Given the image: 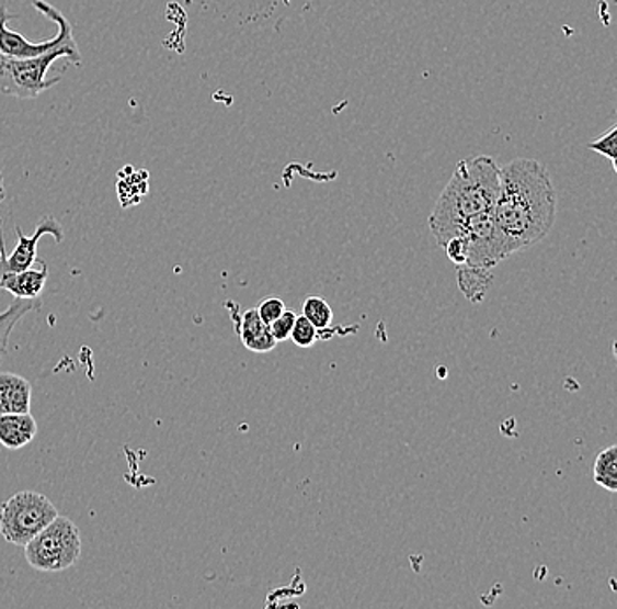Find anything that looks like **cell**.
<instances>
[{
	"label": "cell",
	"mask_w": 617,
	"mask_h": 609,
	"mask_svg": "<svg viewBox=\"0 0 617 609\" xmlns=\"http://www.w3.org/2000/svg\"><path fill=\"white\" fill-rule=\"evenodd\" d=\"M491 219L507 259L551 233L557 219V190L542 163L516 158L500 169Z\"/></svg>",
	"instance_id": "cell-1"
},
{
	"label": "cell",
	"mask_w": 617,
	"mask_h": 609,
	"mask_svg": "<svg viewBox=\"0 0 617 609\" xmlns=\"http://www.w3.org/2000/svg\"><path fill=\"white\" fill-rule=\"evenodd\" d=\"M500 187V167L487 155L461 160L441 193L430 216V228L438 246L469 233L491 216Z\"/></svg>",
	"instance_id": "cell-2"
},
{
	"label": "cell",
	"mask_w": 617,
	"mask_h": 609,
	"mask_svg": "<svg viewBox=\"0 0 617 609\" xmlns=\"http://www.w3.org/2000/svg\"><path fill=\"white\" fill-rule=\"evenodd\" d=\"M67 58L72 66L81 64L78 43L64 44L39 57L14 58L0 53V93L16 99H37L41 93L60 83L61 76L46 79V72L58 58Z\"/></svg>",
	"instance_id": "cell-3"
},
{
	"label": "cell",
	"mask_w": 617,
	"mask_h": 609,
	"mask_svg": "<svg viewBox=\"0 0 617 609\" xmlns=\"http://www.w3.org/2000/svg\"><path fill=\"white\" fill-rule=\"evenodd\" d=\"M31 567L43 573H60L81 557V532L70 518L58 515L23 546Z\"/></svg>",
	"instance_id": "cell-4"
},
{
	"label": "cell",
	"mask_w": 617,
	"mask_h": 609,
	"mask_svg": "<svg viewBox=\"0 0 617 609\" xmlns=\"http://www.w3.org/2000/svg\"><path fill=\"white\" fill-rule=\"evenodd\" d=\"M57 517V506L48 497L39 492H18L0 508V534L14 546H25Z\"/></svg>",
	"instance_id": "cell-5"
},
{
	"label": "cell",
	"mask_w": 617,
	"mask_h": 609,
	"mask_svg": "<svg viewBox=\"0 0 617 609\" xmlns=\"http://www.w3.org/2000/svg\"><path fill=\"white\" fill-rule=\"evenodd\" d=\"M32 4L44 16L57 23L58 34L52 37V40L43 41V43H31L22 34L8 29V20L13 14H9L5 5H0V53L5 55V57H39V55L52 52V49L58 48V46H64V44L76 43L75 35H72V25H70L66 14H61L55 5L48 4L46 0H32Z\"/></svg>",
	"instance_id": "cell-6"
},
{
	"label": "cell",
	"mask_w": 617,
	"mask_h": 609,
	"mask_svg": "<svg viewBox=\"0 0 617 609\" xmlns=\"http://www.w3.org/2000/svg\"><path fill=\"white\" fill-rule=\"evenodd\" d=\"M16 248L11 253H5L4 233H2V222H0V274L32 268L37 262V243H39L41 237L52 236L57 245H61L64 237H66V230L61 228L60 222L55 216H46L35 227L34 236H23L20 227H16Z\"/></svg>",
	"instance_id": "cell-7"
},
{
	"label": "cell",
	"mask_w": 617,
	"mask_h": 609,
	"mask_svg": "<svg viewBox=\"0 0 617 609\" xmlns=\"http://www.w3.org/2000/svg\"><path fill=\"white\" fill-rule=\"evenodd\" d=\"M37 266L18 272H2L0 274V289L5 290L14 298H41L44 286L48 281V263L37 259Z\"/></svg>",
	"instance_id": "cell-8"
},
{
	"label": "cell",
	"mask_w": 617,
	"mask_h": 609,
	"mask_svg": "<svg viewBox=\"0 0 617 609\" xmlns=\"http://www.w3.org/2000/svg\"><path fill=\"white\" fill-rule=\"evenodd\" d=\"M237 334L242 345L254 353H267L277 347V341L272 336L268 325L263 324L256 309H248L242 315H233Z\"/></svg>",
	"instance_id": "cell-9"
},
{
	"label": "cell",
	"mask_w": 617,
	"mask_h": 609,
	"mask_svg": "<svg viewBox=\"0 0 617 609\" xmlns=\"http://www.w3.org/2000/svg\"><path fill=\"white\" fill-rule=\"evenodd\" d=\"M32 383L14 373H0V415L31 413Z\"/></svg>",
	"instance_id": "cell-10"
},
{
	"label": "cell",
	"mask_w": 617,
	"mask_h": 609,
	"mask_svg": "<svg viewBox=\"0 0 617 609\" xmlns=\"http://www.w3.org/2000/svg\"><path fill=\"white\" fill-rule=\"evenodd\" d=\"M37 436V421L31 413L0 415V444L8 450H20Z\"/></svg>",
	"instance_id": "cell-11"
},
{
	"label": "cell",
	"mask_w": 617,
	"mask_h": 609,
	"mask_svg": "<svg viewBox=\"0 0 617 609\" xmlns=\"http://www.w3.org/2000/svg\"><path fill=\"white\" fill-rule=\"evenodd\" d=\"M41 298H14V303L0 313V364L8 353L9 338L13 334L18 322L22 320L26 313L39 309Z\"/></svg>",
	"instance_id": "cell-12"
},
{
	"label": "cell",
	"mask_w": 617,
	"mask_h": 609,
	"mask_svg": "<svg viewBox=\"0 0 617 609\" xmlns=\"http://www.w3.org/2000/svg\"><path fill=\"white\" fill-rule=\"evenodd\" d=\"M493 274L491 271H481V269L467 268V266H458V283L465 297L472 303H481L488 289H490Z\"/></svg>",
	"instance_id": "cell-13"
},
{
	"label": "cell",
	"mask_w": 617,
	"mask_h": 609,
	"mask_svg": "<svg viewBox=\"0 0 617 609\" xmlns=\"http://www.w3.org/2000/svg\"><path fill=\"white\" fill-rule=\"evenodd\" d=\"M593 478H595L598 487L605 490H617V447L605 448L598 453L595 461V470H593Z\"/></svg>",
	"instance_id": "cell-14"
},
{
	"label": "cell",
	"mask_w": 617,
	"mask_h": 609,
	"mask_svg": "<svg viewBox=\"0 0 617 609\" xmlns=\"http://www.w3.org/2000/svg\"><path fill=\"white\" fill-rule=\"evenodd\" d=\"M302 315L320 330H329L333 322L332 307L321 297H307L302 306Z\"/></svg>",
	"instance_id": "cell-15"
},
{
	"label": "cell",
	"mask_w": 617,
	"mask_h": 609,
	"mask_svg": "<svg viewBox=\"0 0 617 609\" xmlns=\"http://www.w3.org/2000/svg\"><path fill=\"white\" fill-rule=\"evenodd\" d=\"M321 332L323 330L316 329L311 322L307 320L306 316H297L295 320L294 330H292V336L289 339L300 348H311L315 347L316 341L321 338Z\"/></svg>",
	"instance_id": "cell-16"
},
{
	"label": "cell",
	"mask_w": 617,
	"mask_h": 609,
	"mask_svg": "<svg viewBox=\"0 0 617 609\" xmlns=\"http://www.w3.org/2000/svg\"><path fill=\"white\" fill-rule=\"evenodd\" d=\"M587 149L596 151V154L604 155V157L609 158V162L613 163L614 171H617V127H610L609 131L605 132L604 136L598 137V139L593 140L587 145Z\"/></svg>",
	"instance_id": "cell-17"
},
{
	"label": "cell",
	"mask_w": 617,
	"mask_h": 609,
	"mask_svg": "<svg viewBox=\"0 0 617 609\" xmlns=\"http://www.w3.org/2000/svg\"><path fill=\"white\" fill-rule=\"evenodd\" d=\"M295 320H297V315L286 309L279 318H276V320L268 325V329H271L272 336H274V339H276L277 342H283L286 341V339H289L292 330H294Z\"/></svg>",
	"instance_id": "cell-18"
},
{
	"label": "cell",
	"mask_w": 617,
	"mask_h": 609,
	"mask_svg": "<svg viewBox=\"0 0 617 609\" xmlns=\"http://www.w3.org/2000/svg\"><path fill=\"white\" fill-rule=\"evenodd\" d=\"M256 312H259L260 318H262L263 324L271 325L272 322L279 318L283 313L286 312V306L281 298L277 297H267L263 298L260 306L256 307Z\"/></svg>",
	"instance_id": "cell-19"
},
{
	"label": "cell",
	"mask_w": 617,
	"mask_h": 609,
	"mask_svg": "<svg viewBox=\"0 0 617 609\" xmlns=\"http://www.w3.org/2000/svg\"><path fill=\"white\" fill-rule=\"evenodd\" d=\"M5 199V187H4V176L0 171V202H4Z\"/></svg>",
	"instance_id": "cell-20"
}]
</instances>
